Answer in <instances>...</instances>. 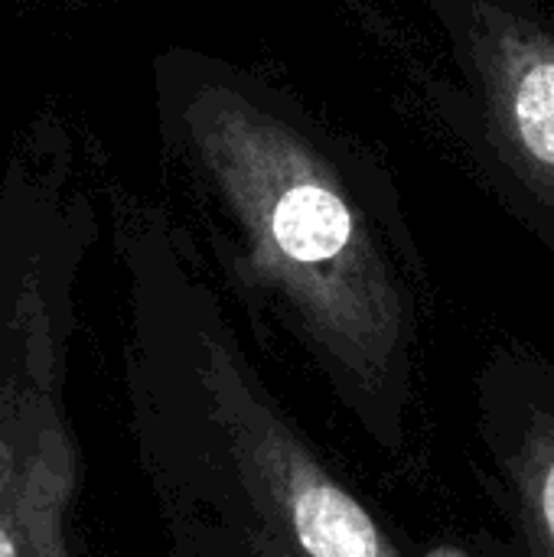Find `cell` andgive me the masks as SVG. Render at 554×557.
I'll return each mask as SVG.
<instances>
[{
	"mask_svg": "<svg viewBox=\"0 0 554 557\" xmlns=\"http://www.w3.org/2000/svg\"><path fill=\"white\" fill-rule=\"evenodd\" d=\"M62 359H0V557H69L78 457L62 418Z\"/></svg>",
	"mask_w": 554,
	"mask_h": 557,
	"instance_id": "2",
	"label": "cell"
},
{
	"mask_svg": "<svg viewBox=\"0 0 554 557\" xmlns=\"http://www.w3.org/2000/svg\"><path fill=\"white\" fill-rule=\"evenodd\" d=\"M539 499H542V522H545V529H549L554 542V463L549 467L545 480H542V496Z\"/></svg>",
	"mask_w": 554,
	"mask_h": 557,
	"instance_id": "4",
	"label": "cell"
},
{
	"mask_svg": "<svg viewBox=\"0 0 554 557\" xmlns=\"http://www.w3.org/2000/svg\"><path fill=\"white\" fill-rule=\"evenodd\" d=\"M124 379L167 557H398L209 294L183 277L140 284Z\"/></svg>",
	"mask_w": 554,
	"mask_h": 557,
	"instance_id": "1",
	"label": "cell"
},
{
	"mask_svg": "<svg viewBox=\"0 0 554 557\" xmlns=\"http://www.w3.org/2000/svg\"><path fill=\"white\" fill-rule=\"evenodd\" d=\"M473 55L500 140L526 180L554 202V36L522 16L477 7Z\"/></svg>",
	"mask_w": 554,
	"mask_h": 557,
	"instance_id": "3",
	"label": "cell"
},
{
	"mask_svg": "<svg viewBox=\"0 0 554 557\" xmlns=\"http://www.w3.org/2000/svg\"><path fill=\"white\" fill-rule=\"evenodd\" d=\"M431 557H464V555H457V552H438V555H431Z\"/></svg>",
	"mask_w": 554,
	"mask_h": 557,
	"instance_id": "5",
	"label": "cell"
}]
</instances>
